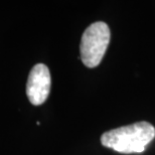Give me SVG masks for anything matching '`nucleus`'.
Returning <instances> with one entry per match:
<instances>
[{"label": "nucleus", "instance_id": "1", "mask_svg": "<svg viewBox=\"0 0 155 155\" xmlns=\"http://www.w3.org/2000/svg\"><path fill=\"white\" fill-rule=\"evenodd\" d=\"M154 137L153 125L147 122H137L105 132L101 136V143L120 153H140Z\"/></svg>", "mask_w": 155, "mask_h": 155}, {"label": "nucleus", "instance_id": "2", "mask_svg": "<svg viewBox=\"0 0 155 155\" xmlns=\"http://www.w3.org/2000/svg\"><path fill=\"white\" fill-rule=\"evenodd\" d=\"M110 28L105 22L91 24L81 39V60L88 68H96L101 64L110 42Z\"/></svg>", "mask_w": 155, "mask_h": 155}, {"label": "nucleus", "instance_id": "3", "mask_svg": "<svg viewBox=\"0 0 155 155\" xmlns=\"http://www.w3.org/2000/svg\"><path fill=\"white\" fill-rule=\"evenodd\" d=\"M51 73L43 64H38L29 73L26 84V95L29 102L35 106L43 104L51 92Z\"/></svg>", "mask_w": 155, "mask_h": 155}]
</instances>
